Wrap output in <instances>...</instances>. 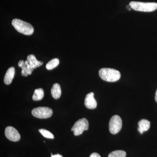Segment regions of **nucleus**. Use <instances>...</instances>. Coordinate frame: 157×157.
I'll return each instance as SVG.
<instances>
[{
  "mask_svg": "<svg viewBox=\"0 0 157 157\" xmlns=\"http://www.w3.org/2000/svg\"><path fill=\"white\" fill-rule=\"evenodd\" d=\"M99 75L101 78L108 82H114L118 81L121 78L119 71L111 69L104 68L99 70Z\"/></svg>",
  "mask_w": 157,
  "mask_h": 157,
  "instance_id": "1",
  "label": "nucleus"
},
{
  "mask_svg": "<svg viewBox=\"0 0 157 157\" xmlns=\"http://www.w3.org/2000/svg\"><path fill=\"white\" fill-rule=\"evenodd\" d=\"M12 25L14 29L24 35H32L34 33V28L30 24L19 19H14L12 21Z\"/></svg>",
  "mask_w": 157,
  "mask_h": 157,
  "instance_id": "2",
  "label": "nucleus"
},
{
  "mask_svg": "<svg viewBox=\"0 0 157 157\" xmlns=\"http://www.w3.org/2000/svg\"><path fill=\"white\" fill-rule=\"evenodd\" d=\"M129 6L135 11L143 12H151L157 9V3L154 2H131L129 3Z\"/></svg>",
  "mask_w": 157,
  "mask_h": 157,
  "instance_id": "3",
  "label": "nucleus"
},
{
  "mask_svg": "<svg viewBox=\"0 0 157 157\" xmlns=\"http://www.w3.org/2000/svg\"><path fill=\"white\" fill-rule=\"evenodd\" d=\"M89 128V123L86 118H83L78 120L75 122L71 128L75 136H78L82 134L84 131H87Z\"/></svg>",
  "mask_w": 157,
  "mask_h": 157,
  "instance_id": "4",
  "label": "nucleus"
},
{
  "mask_svg": "<svg viewBox=\"0 0 157 157\" xmlns=\"http://www.w3.org/2000/svg\"><path fill=\"white\" fill-rule=\"evenodd\" d=\"M52 109L49 107H39L32 110V114L34 117L40 119H46L51 117L52 115Z\"/></svg>",
  "mask_w": 157,
  "mask_h": 157,
  "instance_id": "5",
  "label": "nucleus"
},
{
  "mask_svg": "<svg viewBox=\"0 0 157 157\" xmlns=\"http://www.w3.org/2000/svg\"><path fill=\"white\" fill-rule=\"evenodd\" d=\"M122 126L121 119L119 116L113 115L110 118L109 124V132L115 135L121 131Z\"/></svg>",
  "mask_w": 157,
  "mask_h": 157,
  "instance_id": "6",
  "label": "nucleus"
},
{
  "mask_svg": "<svg viewBox=\"0 0 157 157\" xmlns=\"http://www.w3.org/2000/svg\"><path fill=\"white\" fill-rule=\"evenodd\" d=\"M5 135L9 140L12 141H17L21 138L19 132L15 128L11 126L7 127L5 129Z\"/></svg>",
  "mask_w": 157,
  "mask_h": 157,
  "instance_id": "7",
  "label": "nucleus"
},
{
  "mask_svg": "<svg viewBox=\"0 0 157 157\" xmlns=\"http://www.w3.org/2000/svg\"><path fill=\"white\" fill-rule=\"evenodd\" d=\"M18 66L22 69L21 74L22 76H27L29 75L32 74V72L34 70V69L31 67L29 64L27 60L24 61L21 60H20L18 63Z\"/></svg>",
  "mask_w": 157,
  "mask_h": 157,
  "instance_id": "8",
  "label": "nucleus"
},
{
  "mask_svg": "<svg viewBox=\"0 0 157 157\" xmlns=\"http://www.w3.org/2000/svg\"><path fill=\"white\" fill-rule=\"evenodd\" d=\"M84 105L88 109H94L97 107V102L94 98V93H89L86 96Z\"/></svg>",
  "mask_w": 157,
  "mask_h": 157,
  "instance_id": "9",
  "label": "nucleus"
},
{
  "mask_svg": "<svg viewBox=\"0 0 157 157\" xmlns=\"http://www.w3.org/2000/svg\"><path fill=\"white\" fill-rule=\"evenodd\" d=\"M14 74H15V69L14 67H11L8 69L4 77V81L5 84L7 85L11 84L14 78Z\"/></svg>",
  "mask_w": 157,
  "mask_h": 157,
  "instance_id": "10",
  "label": "nucleus"
},
{
  "mask_svg": "<svg viewBox=\"0 0 157 157\" xmlns=\"http://www.w3.org/2000/svg\"><path fill=\"white\" fill-rule=\"evenodd\" d=\"M27 60L29 62V64L33 69H36L40 67L43 64V62L37 60L36 56L34 55L31 54L27 56Z\"/></svg>",
  "mask_w": 157,
  "mask_h": 157,
  "instance_id": "11",
  "label": "nucleus"
},
{
  "mask_svg": "<svg viewBox=\"0 0 157 157\" xmlns=\"http://www.w3.org/2000/svg\"><path fill=\"white\" fill-rule=\"evenodd\" d=\"M138 127L137 128L138 132L140 134H142L144 132H146L150 127V122L145 119H142L139 121L138 123Z\"/></svg>",
  "mask_w": 157,
  "mask_h": 157,
  "instance_id": "12",
  "label": "nucleus"
},
{
  "mask_svg": "<svg viewBox=\"0 0 157 157\" xmlns=\"http://www.w3.org/2000/svg\"><path fill=\"white\" fill-rule=\"evenodd\" d=\"M51 94L53 98L55 99H58L61 95L62 91L60 86L58 83H55L52 88Z\"/></svg>",
  "mask_w": 157,
  "mask_h": 157,
  "instance_id": "13",
  "label": "nucleus"
},
{
  "mask_svg": "<svg viewBox=\"0 0 157 157\" xmlns=\"http://www.w3.org/2000/svg\"><path fill=\"white\" fill-rule=\"evenodd\" d=\"M44 96V90L42 88L36 89L34 92L33 99V101H39L42 100Z\"/></svg>",
  "mask_w": 157,
  "mask_h": 157,
  "instance_id": "14",
  "label": "nucleus"
},
{
  "mask_svg": "<svg viewBox=\"0 0 157 157\" xmlns=\"http://www.w3.org/2000/svg\"><path fill=\"white\" fill-rule=\"evenodd\" d=\"M59 63V59L54 58L51 60L46 65V68L48 70H52L58 66Z\"/></svg>",
  "mask_w": 157,
  "mask_h": 157,
  "instance_id": "15",
  "label": "nucleus"
},
{
  "mask_svg": "<svg viewBox=\"0 0 157 157\" xmlns=\"http://www.w3.org/2000/svg\"><path fill=\"white\" fill-rule=\"evenodd\" d=\"M126 153L122 150H117L111 152L108 155V157H126Z\"/></svg>",
  "mask_w": 157,
  "mask_h": 157,
  "instance_id": "16",
  "label": "nucleus"
},
{
  "mask_svg": "<svg viewBox=\"0 0 157 157\" xmlns=\"http://www.w3.org/2000/svg\"><path fill=\"white\" fill-rule=\"evenodd\" d=\"M39 131L40 133L42 134V136L45 137V138H48V139H54V135L50 132L47 131V130H45V129H39Z\"/></svg>",
  "mask_w": 157,
  "mask_h": 157,
  "instance_id": "17",
  "label": "nucleus"
},
{
  "mask_svg": "<svg viewBox=\"0 0 157 157\" xmlns=\"http://www.w3.org/2000/svg\"><path fill=\"white\" fill-rule=\"evenodd\" d=\"M90 157H101V156L99 154L95 152L91 154L90 155Z\"/></svg>",
  "mask_w": 157,
  "mask_h": 157,
  "instance_id": "18",
  "label": "nucleus"
},
{
  "mask_svg": "<svg viewBox=\"0 0 157 157\" xmlns=\"http://www.w3.org/2000/svg\"><path fill=\"white\" fill-rule=\"evenodd\" d=\"M51 157H63L61 155L57 154L55 155H53L52 154H51Z\"/></svg>",
  "mask_w": 157,
  "mask_h": 157,
  "instance_id": "19",
  "label": "nucleus"
},
{
  "mask_svg": "<svg viewBox=\"0 0 157 157\" xmlns=\"http://www.w3.org/2000/svg\"><path fill=\"white\" fill-rule=\"evenodd\" d=\"M155 100L157 103V90L156 91L155 95Z\"/></svg>",
  "mask_w": 157,
  "mask_h": 157,
  "instance_id": "20",
  "label": "nucleus"
}]
</instances>
